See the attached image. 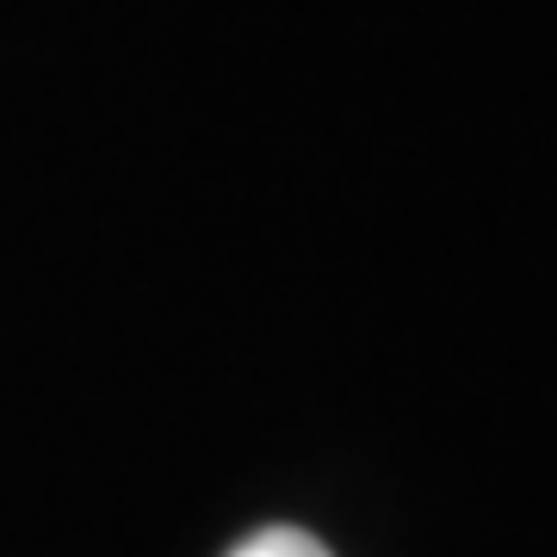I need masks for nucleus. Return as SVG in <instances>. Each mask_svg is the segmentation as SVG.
<instances>
[{"label":"nucleus","instance_id":"f257e3e1","mask_svg":"<svg viewBox=\"0 0 557 557\" xmlns=\"http://www.w3.org/2000/svg\"><path fill=\"white\" fill-rule=\"evenodd\" d=\"M230 557H329V545L310 533H298V527H267V533L242 539Z\"/></svg>","mask_w":557,"mask_h":557}]
</instances>
